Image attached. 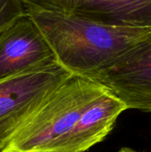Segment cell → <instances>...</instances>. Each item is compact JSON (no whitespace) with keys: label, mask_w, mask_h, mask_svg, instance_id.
I'll return each instance as SVG.
<instances>
[{"label":"cell","mask_w":151,"mask_h":152,"mask_svg":"<svg viewBox=\"0 0 151 152\" xmlns=\"http://www.w3.org/2000/svg\"><path fill=\"white\" fill-rule=\"evenodd\" d=\"M57 61L74 75L91 76L110 67L145 40L151 28L105 23L74 12L24 2Z\"/></svg>","instance_id":"6da1fadb"},{"label":"cell","mask_w":151,"mask_h":152,"mask_svg":"<svg viewBox=\"0 0 151 152\" xmlns=\"http://www.w3.org/2000/svg\"><path fill=\"white\" fill-rule=\"evenodd\" d=\"M107 91L89 77L71 76L12 138L4 152H50L84 110Z\"/></svg>","instance_id":"7a4b0ae2"},{"label":"cell","mask_w":151,"mask_h":152,"mask_svg":"<svg viewBox=\"0 0 151 152\" xmlns=\"http://www.w3.org/2000/svg\"><path fill=\"white\" fill-rule=\"evenodd\" d=\"M58 61L0 78V152L48 97L73 76Z\"/></svg>","instance_id":"3957f363"},{"label":"cell","mask_w":151,"mask_h":152,"mask_svg":"<svg viewBox=\"0 0 151 152\" xmlns=\"http://www.w3.org/2000/svg\"><path fill=\"white\" fill-rule=\"evenodd\" d=\"M88 77L118 97L128 110L151 112V33L110 67Z\"/></svg>","instance_id":"277c9868"},{"label":"cell","mask_w":151,"mask_h":152,"mask_svg":"<svg viewBox=\"0 0 151 152\" xmlns=\"http://www.w3.org/2000/svg\"><path fill=\"white\" fill-rule=\"evenodd\" d=\"M57 61L36 24L28 16L0 35V78Z\"/></svg>","instance_id":"5b68a950"},{"label":"cell","mask_w":151,"mask_h":152,"mask_svg":"<svg viewBox=\"0 0 151 152\" xmlns=\"http://www.w3.org/2000/svg\"><path fill=\"white\" fill-rule=\"evenodd\" d=\"M126 110L125 102L108 90L84 110L50 152H85L109 134L119 115Z\"/></svg>","instance_id":"8992f818"},{"label":"cell","mask_w":151,"mask_h":152,"mask_svg":"<svg viewBox=\"0 0 151 152\" xmlns=\"http://www.w3.org/2000/svg\"><path fill=\"white\" fill-rule=\"evenodd\" d=\"M109 24L151 28V0H22Z\"/></svg>","instance_id":"52a82bcc"},{"label":"cell","mask_w":151,"mask_h":152,"mask_svg":"<svg viewBox=\"0 0 151 152\" xmlns=\"http://www.w3.org/2000/svg\"><path fill=\"white\" fill-rule=\"evenodd\" d=\"M26 15L22 0H0V35Z\"/></svg>","instance_id":"ba28073f"},{"label":"cell","mask_w":151,"mask_h":152,"mask_svg":"<svg viewBox=\"0 0 151 152\" xmlns=\"http://www.w3.org/2000/svg\"><path fill=\"white\" fill-rule=\"evenodd\" d=\"M118 152H138L136 151H134V150H133V149H131V148H122V149H120Z\"/></svg>","instance_id":"9c48e42d"}]
</instances>
